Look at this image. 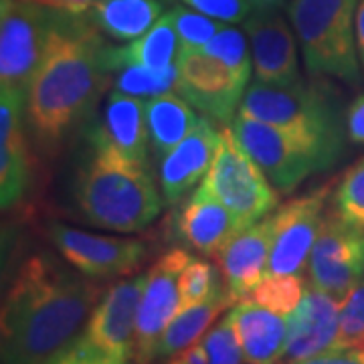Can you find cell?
<instances>
[{"label":"cell","instance_id":"1","mask_svg":"<svg viewBox=\"0 0 364 364\" xmlns=\"http://www.w3.org/2000/svg\"><path fill=\"white\" fill-rule=\"evenodd\" d=\"M49 255H33L2 301V364H47L85 330L102 287Z\"/></svg>","mask_w":364,"mask_h":364},{"label":"cell","instance_id":"2","mask_svg":"<svg viewBox=\"0 0 364 364\" xmlns=\"http://www.w3.org/2000/svg\"><path fill=\"white\" fill-rule=\"evenodd\" d=\"M87 11L61 9L43 61L26 87V119L45 148L65 140L107 87L112 47Z\"/></svg>","mask_w":364,"mask_h":364},{"label":"cell","instance_id":"3","mask_svg":"<svg viewBox=\"0 0 364 364\" xmlns=\"http://www.w3.org/2000/svg\"><path fill=\"white\" fill-rule=\"evenodd\" d=\"M75 198L93 227L117 233L150 227L164 200L146 162H134L107 148H93L79 172Z\"/></svg>","mask_w":364,"mask_h":364},{"label":"cell","instance_id":"4","mask_svg":"<svg viewBox=\"0 0 364 364\" xmlns=\"http://www.w3.org/2000/svg\"><path fill=\"white\" fill-rule=\"evenodd\" d=\"M356 9L358 0H289L287 18L310 75L360 81Z\"/></svg>","mask_w":364,"mask_h":364},{"label":"cell","instance_id":"5","mask_svg":"<svg viewBox=\"0 0 364 364\" xmlns=\"http://www.w3.org/2000/svg\"><path fill=\"white\" fill-rule=\"evenodd\" d=\"M239 114L259 119L299 142L310 144L338 162L344 134L336 104L324 91L304 81L289 87L251 83L239 105Z\"/></svg>","mask_w":364,"mask_h":364},{"label":"cell","instance_id":"6","mask_svg":"<svg viewBox=\"0 0 364 364\" xmlns=\"http://www.w3.org/2000/svg\"><path fill=\"white\" fill-rule=\"evenodd\" d=\"M203 182L233 213L243 229L259 223L279 207L277 188L241 148L229 126L221 128V142Z\"/></svg>","mask_w":364,"mask_h":364},{"label":"cell","instance_id":"7","mask_svg":"<svg viewBox=\"0 0 364 364\" xmlns=\"http://www.w3.org/2000/svg\"><path fill=\"white\" fill-rule=\"evenodd\" d=\"M59 6L43 0H0V85L25 90L43 61Z\"/></svg>","mask_w":364,"mask_h":364},{"label":"cell","instance_id":"8","mask_svg":"<svg viewBox=\"0 0 364 364\" xmlns=\"http://www.w3.org/2000/svg\"><path fill=\"white\" fill-rule=\"evenodd\" d=\"M227 126L231 128L241 148L265 172L279 195L294 193L314 172H322L336 164L322 150L299 142L287 136L286 132L259 119L237 114Z\"/></svg>","mask_w":364,"mask_h":364},{"label":"cell","instance_id":"9","mask_svg":"<svg viewBox=\"0 0 364 364\" xmlns=\"http://www.w3.org/2000/svg\"><path fill=\"white\" fill-rule=\"evenodd\" d=\"M193 255L184 249L166 251L156 263L146 272L138 326H136V350L134 363H154L156 346L164 330L181 312V275L191 263Z\"/></svg>","mask_w":364,"mask_h":364},{"label":"cell","instance_id":"10","mask_svg":"<svg viewBox=\"0 0 364 364\" xmlns=\"http://www.w3.org/2000/svg\"><path fill=\"white\" fill-rule=\"evenodd\" d=\"M332 186H320L273 210L275 237L267 275H301L326 217Z\"/></svg>","mask_w":364,"mask_h":364},{"label":"cell","instance_id":"11","mask_svg":"<svg viewBox=\"0 0 364 364\" xmlns=\"http://www.w3.org/2000/svg\"><path fill=\"white\" fill-rule=\"evenodd\" d=\"M308 277L314 287L342 301L364 279V233L328 213L310 253Z\"/></svg>","mask_w":364,"mask_h":364},{"label":"cell","instance_id":"12","mask_svg":"<svg viewBox=\"0 0 364 364\" xmlns=\"http://www.w3.org/2000/svg\"><path fill=\"white\" fill-rule=\"evenodd\" d=\"M51 239L63 259L93 279L122 277L140 269L148 257L144 241L81 231L67 225H53Z\"/></svg>","mask_w":364,"mask_h":364},{"label":"cell","instance_id":"13","mask_svg":"<svg viewBox=\"0 0 364 364\" xmlns=\"http://www.w3.org/2000/svg\"><path fill=\"white\" fill-rule=\"evenodd\" d=\"M249 39L253 77L273 87L301 83L294 26L275 9H257L243 23Z\"/></svg>","mask_w":364,"mask_h":364},{"label":"cell","instance_id":"14","mask_svg":"<svg viewBox=\"0 0 364 364\" xmlns=\"http://www.w3.org/2000/svg\"><path fill=\"white\" fill-rule=\"evenodd\" d=\"M176 93L205 117L231 124L247 87L231 75L229 69L203 51L178 55Z\"/></svg>","mask_w":364,"mask_h":364},{"label":"cell","instance_id":"15","mask_svg":"<svg viewBox=\"0 0 364 364\" xmlns=\"http://www.w3.org/2000/svg\"><path fill=\"white\" fill-rule=\"evenodd\" d=\"M144 287L146 273L119 279L107 287L81 336L119 360H134L136 326Z\"/></svg>","mask_w":364,"mask_h":364},{"label":"cell","instance_id":"16","mask_svg":"<svg viewBox=\"0 0 364 364\" xmlns=\"http://www.w3.org/2000/svg\"><path fill=\"white\" fill-rule=\"evenodd\" d=\"M275 237V215H267L259 223L239 231L219 251L217 265L221 269L223 284L233 306L247 299L251 291L267 277Z\"/></svg>","mask_w":364,"mask_h":364},{"label":"cell","instance_id":"17","mask_svg":"<svg viewBox=\"0 0 364 364\" xmlns=\"http://www.w3.org/2000/svg\"><path fill=\"white\" fill-rule=\"evenodd\" d=\"M219 142L221 130L215 126V119L203 116L191 134L160 160V191L168 205L181 203L186 193H191L198 182L205 181L213 166Z\"/></svg>","mask_w":364,"mask_h":364},{"label":"cell","instance_id":"18","mask_svg":"<svg viewBox=\"0 0 364 364\" xmlns=\"http://www.w3.org/2000/svg\"><path fill=\"white\" fill-rule=\"evenodd\" d=\"M340 299L308 284L299 306L287 316L286 360L298 364L334 348L338 336Z\"/></svg>","mask_w":364,"mask_h":364},{"label":"cell","instance_id":"19","mask_svg":"<svg viewBox=\"0 0 364 364\" xmlns=\"http://www.w3.org/2000/svg\"><path fill=\"white\" fill-rule=\"evenodd\" d=\"M26 91L4 87L0 93V203L14 207L28 188V152L25 140Z\"/></svg>","mask_w":364,"mask_h":364},{"label":"cell","instance_id":"20","mask_svg":"<svg viewBox=\"0 0 364 364\" xmlns=\"http://www.w3.org/2000/svg\"><path fill=\"white\" fill-rule=\"evenodd\" d=\"M91 148H107L134 162L148 164L150 136L146 124V100L122 91L107 95L104 112L90 132Z\"/></svg>","mask_w":364,"mask_h":364},{"label":"cell","instance_id":"21","mask_svg":"<svg viewBox=\"0 0 364 364\" xmlns=\"http://www.w3.org/2000/svg\"><path fill=\"white\" fill-rule=\"evenodd\" d=\"M239 231H243V227L233 213L200 182L178 217L182 241L200 255L217 257Z\"/></svg>","mask_w":364,"mask_h":364},{"label":"cell","instance_id":"22","mask_svg":"<svg viewBox=\"0 0 364 364\" xmlns=\"http://www.w3.org/2000/svg\"><path fill=\"white\" fill-rule=\"evenodd\" d=\"M247 364H279L286 360L287 318L241 299L229 310Z\"/></svg>","mask_w":364,"mask_h":364},{"label":"cell","instance_id":"23","mask_svg":"<svg viewBox=\"0 0 364 364\" xmlns=\"http://www.w3.org/2000/svg\"><path fill=\"white\" fill-rule=\"evenodd\" d=\"M198 119L195 107L176 91L146 100V124L154 156L160 160L166 156L191 134Z\"/></svg>","mask_w":364,"mask_h":364},{"label":"cell","instance_id":"24","mask_svg":"<svg viewBox=\"0 0 364 364\" xmlns=\"http://www.w3.org/2000/svg\"><path fill=\"white\" fill-rule=\"evenodd\" d=\"M97 28L116 41H134L160 21L162 0H100L87 9Z\"/></svg>","mask_w":364,"mask_h":364},{"label":"cell","instance_id":"25","mask_svg":"<svg viewBox=\"0 0 364 364\" xmlns=\"http://www.w3.org/2000/svg\"><path fill=\"white\" fill-rule=\"evenodd\" d=\"M181 55L178 35L172 25L170 13L160 16L156 25L146 31L142 37L130 41L126 47H112L114 71L124 65H140L154 71H164L176 65Z\"/></svg>","mask_w":364,"mask_h":364},{"label":"cell","instance_id":"26","mask_svg":"<svg viewBox=\"0 0 364 364\" xmlns=\"http://www.w3.org/2000/svg\"><path fill=\"white\" fill-rule=\"evenodd\" d=\"M227 308H233V301L227 296V289H221L219 294H215L207 301L181 310L174 316V320L170 322L158 342L154 360L172 358V356L181 354L182 350H186L188 346L196 344L200 336L210 330L217 316Z\"/></svg>","mask_w":364,"mask_h":364},{"label":"cell","instance_id":"27","mask_svg":"<svg viewBox=\"0 0 364 364\" xmlns=\"http://www.w3.org/2000/svg\"><path fill=\"white\" fill-rule=\"evenodd\" d=\"M203 53L217 59L225 69L231 71L239 83L249 87V77L253 73V61H251V49H249V39L243 31L235 26H223L221 31L208 41Z\"/></svg>","mask_w":364,"mask_h":364},{"label":"cell","instance_id":"28","mask_svg":"<svg viewBox=\"0 0 364 364\" xmlns=\"http://www.w3.org/2000/svg\"><path fill=\"white\" fill-rule=\"evenodd\" d=\"M178 81V67H168L164 71H154L140 65H124L116 71L114 90L132 97L150 100L164 93H174Z\"/></svg>","mask_w":364,"mask_h":364},{"label":"cell","instance_id":"29","mask_svg":"<svg viewBox=\"0 0 364 364\" xmlns=\"http://www.w3.org/2000/svg\"><path fill=\"white\" fill-rule=\"evenodd\" d=\"M330 200L340 221L364 233V156L342 174Z\"/></svg>","mask_w":364,"mask_h":364},{"label":"cell","instance_id":"30","mask_svg":"<svg viewBox=\"0 0 364 364\" xmlns=\"http://www.w3.org/2000/svg\"><path fill=\"white\" fill-rule=\"evenodd\" d=\"M306 287L301 275H267L247 299L287 318L299 306Z\"/></svg>","mask_w":364,"mask_h":364},{"label":"cell","instance_id":"31","mask_svg":"<svg viewBox=\"0 0 364 364\" xmlns=\"http://www.w3.org/2000/svg\"><path fill=\"white\" fill-rule=\"evenodd\" d=\"M178 287H181V310H186L219 294L221 289H225V284L219 265L215 267L208 261L193 257L182 272Z\"/></svg>","mask_w":364,"mask_h":364},{"label":"cell","instance_id":"32","mask_svg":"<svg viewBox=\"0 0 364 364\" xmlns=\"http://www.w3.org/2000/svg\"><path fill=\"white\" fill-rule=\"evenodd\" d=\"M168 13L178 35L181 55L203 51L208 41L225 26V23H219L207 14L193 11L191 6H174Z\"/></svg>","mask_w":364,"mask_h":364},{"label":"cell","instance_id":"33","mask_svg":"<svg viewBox=\"0 0 364 364\" xmlns=\"http://www.w3.org/2000/svg\"><path fill=\"white\" fill-rule=\"evenodd\" d=\"M364 346V279L340 301L338 336L334 348H363Z\"/></svg>","mask_w":364,"mask_h":364},{"label":"cell","instance_id":"34","mask_svg":"<svg viewBox=\"0 0 364 364\" xmlns=\"http://www.w3.org/2000/svg\"><path fill=\"white\" fill-rule=\"evenodd\" d=\"M207 346L208 364H243L245 356L233 328L231 314H225L219 324H215L203 338Z\"/></svg>","mask_w":364,"mask_h":364},{"label":"cell","instance_id":"35","mask_svg":"<svg viewBox=\"0 0 364 364\" xmlns=\"http://www.w3.org/2000/svg\"><path fill=\"white\" fill-rule=\"evenodd\" d=\"M182 2L193 11L207 14L225 25L245 23L249 14L255 11V4L251 0H182Z\"/></svg>","mask_w":364,"mask_h":364},{"label":"cell","instance_id":"36","mask_svg":"<svg viewBox=\"0 0 364 364\" xmlns=\"http://www.w3.org/2000/svg\"><path fill=\"white\" fill-rule=\"evenodd\" d=\"M47 364H132L130 360H119L116 356L107 354L102 348L93 346L83 336L75 338L67 348L53 356Z\"/></svg>","mask_w":364,"mask_h":364},{"label":"cell","instance_id":"37","mask_svg":"<svg viewBox=\"0 0 364 364\" xmlns=\"http://www.w3.org/2000/svg\"><path fill=\"white\" fill-rule=\"evenodd\" d=\"M298 364H364L363 348H332Z\"/></svg>","mask_w":364,"mask_h":364},{"label":"cell","instance_id":"38","mask_svg":"<svg viewBox=\"0 0 364 364\" xmlns=\"http://www.w3.org/2000/svg\"><path fill=\"white\" fill-rule=\"evenodd\" d=\"M346 132L354 144H364V93L358 95L346 114Z\"/></svg>","mask_w":364,"mask_h":364},{"label":"cell","instance_id":"39","mask_svg":"<svg viewBox=\"0 0 364 364\" xmlns=\"http://www.w3.org/2000/svg\"><path fill=\"white\" fill-rule=\"evenodd\" d=\"M168 364H208L207 346L203 344V340H198L196 344L188 346L181 354L172 356V360Z\"/></svg>","mask_w":364,"mask_h":364},{"label":"cell","instance_id":"40","mask_svg":"<svg viewBox=\"0 0 364 364\" xmlns=\"http://www.w3.org/2000/svg\"><path fill=\"white\" fill-rule=\"evenodd\" d=\"M356 45H358V57L364 69V0H358L356 9Z\"/></svg>","mask_w":364,"mask_h":364},{"label":"cell","instance_id":"41","mask_svg":"<svg viewBox=\"0 0 364 364\" xmlns=\"http://www.w3.org/2000/svg\"><path fill=\"white\" fill-rule=\"evenodd\" d=\"M43 2L59 6V9H69V11H87L100 0H43Z\"/></svg>","mask_w":364,"mask_h":364},{"label":"cell","instance_id":"42","mask_svg":"<svg viewBox=\"0 0 364 364\" xmlns=\"http://www.w3.org/2000/svg\"><path fill=\"white\" fill-rule=\"evenodd\" d=\"M257 9H277L286 0H251Z\"/></svg>","mask_w":364,"mask_h":364}]
</instances>
